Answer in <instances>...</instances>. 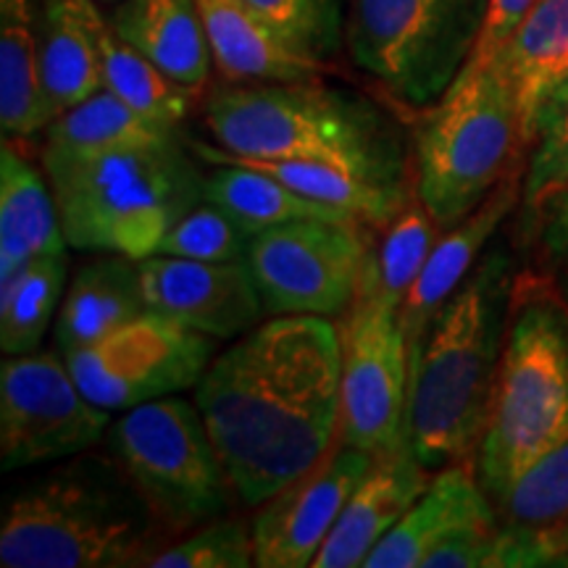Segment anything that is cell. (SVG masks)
Listing matches in <instances>:
<instances>
[{
    "label": "cell",
    "instance_id": "4316f807",
    "mask_svg": "<svg viewBox=\"0 0 568 568\" xmlns=\"http://www.w3.org/2000/svg\"><path fill=\"white\" fill-rule=\"evenodd\" d=\"M40 63L53 116L103 90L101 55L84 13V0H42Z\"/></svg>",
    "mask_w": 568,
    "mask_h": 568
},
{
    "label": "cell",
    "instance_id": "6da1fadb",
    "mask_svg": "<svg viewBox=\"0 0 568 568\" xmlns=\"http://www.w3.org/2000/svg\"><path fill=\"white\" fill-rule=\"evenodd\" d=\"M195 406L237 500L258 508L339 435V326L324 316H268L211 361Z\"/></svg>",
    "mask_w": 568,
    "mask_h": 568
},
{
    "label": "cell",
    "instance_id": "d6986e66",
    "mask_svg": "<svg viewBox=\"0 0 568 568\" xmlns=\"http://www.w3.org/2000/svg\"><path fill=\"white\" fill-rule=\"evenodd\" d=\"M493 527H500L495 503L479 485L474 464H450L439 468L426 493L368 552L364 568H424L437 545Z\"/></svg>",
    "mask_w": 568,
    "mask_h": 568
},
{
    "label": "cell",
    "instance_id": "f35d334b",
    "mask_svg": "<svg viewBox=\"0 0 568 568\" xmlns=\"http://www.w3.org/2000/svg\"><path fill=\"white\" fill-rule=\"evenodd\" d=\"M103 3H116V0H103Z\"/></svg>",
    "mask_w": 568,
    "mask_h": 568
},
{
    "label": "cell",
    "instance_id": "4dcf8cb0",
    "mask_svg": "<svg viewBox=\"0 0 568 568\" xmlns=\"http://www.w3.org/2000/svg\"><path fill=\"white\" fill-rule=\"evenodd\" d=\"M69 253H51L0 280V347L6 355L38 353L69 287Z\"/></svg>",
    "mask_w": 568,
    "mask_h": 568
},
{
    "label": "cell",
    "instance_id": "d6a6232c",
    "mask_svg": "<svg viewBox=\"0 0 568 568\" xmlns=\"http://www.w3.org/2000/svg\"><path fill=\"white\" fill-rule=\"evenodd\" d=\"M527 172L521 203H531L552 190H568V77L539 98L527 138Z\"/></svg>",
    "mask_w": 568,
    "mask_h": 568
},
{
    "label": "cell",
    "instance_id": "d590c367",
    "mask_svg": "<svg viewBox=\"0 0 568 568\" xmlns=\"http://www.w3.org/2000/svg\"><path fill=\"white\" fill-rule=\"evenodd\" d=\"M290 45L326 61L343 40V0H247Z\"/></svg>",
    "mask_w": 568,
    "mask_h": 568
},
{
    "label": "cell",
    "instance_id": "7402d4cb",
    "mask_svg": "<svg viewBox=\"0 0 568 568\" xmlns=\"http://www.w3.org/2000/svg\"><path fill=\"white\" fill-rule=\"evenodd\" d=\"M111 27L182 88H205L213 53L197 0H119Z\"/></svg>",
    "mask_w": 568,
    "mask_h": 568
},
{
    "label": "cell",
    "instance_id": "9a60e30c",
    "mask_svg": "<svg viewBox=\"0 0 568 568\" xmlns=\"http://www.w3.org/2000/svg\"><path fill=\"white\" fill-rule=\"evenodd\" d=\"M145 308L219 343L237 339L266 318L245 261L176 258L153 253L140 261Z\"/></svg>",
    "mask_w": 568,
    "mask_h": 568
},
{
    "label": "cell",
    "instance_id": "8992f818",
    "mask_svg": "<svg viewBox=\"0 0 568 568\" xmlns=\"http://www.w3.org/2000/svg\"><path fill=\"white\" fill-rule=\"evenodd\" d=\"M184 140L74 163H42L67 245L142 261L203 201L205 174Z\"/></svg>",
    "mask_w": 568,
    "mask_h": 568
},
{
    "label": "cell",
    "instance_id": "ffe728a7",
    "mask_svg": "<svg viewBox=\"0 0 568 568\" xmlns=\"http://www.w3.org/2000/svg\"><path fill=\"white\" fill-rule=\"evenodd\" d=\"M213 67L230 82L318 80L324 63L290 45L247 0H197Z\"/></svg>",
    "mask_w": 568,
    "mask_h": 568
},
{
    "label": "cell",
    "instance_id": "74e56055",
    "mask_svg": "<svg viewBox=\"0 0 568 568\" xmlns=\"http://www.w3.org/2000/svg\"><path fill=\"white\" fill-rule=\"evenodd\" d=\"M537 0H487V13L485 24H481L479 40L474 45L471 59L466 67H487L497 59V53L508 45V40L514 38L521 21L527 19ZM464 67V69H466Z\"/></svg>",
    "mask_w": 568,
    "mask_h": 568
},
{
    "label": "cell",
    "instance_id": "484cf974",
    "mask_svg": "<svg viewBox=\"0 0 568 568\" xmlns=\"http://www.w3.org/2000/svg\"><path fill=\"white\" fill-rule=\"evenodd\" d=\"M42 82L40 13L32 0H0V126L13 142L32 140L53 122Z\"/></svg>",
    "mask_w": 568,
    "mask_h": 568
},
{
    "label": "cell",
    "instance_id": "ac0fdd59",
    "mask_svg": "<svg viewBox=\"0 0 568 568\" xmlns=\"http://www.w3.org/2000/svg\"><path fill=\"white\" fill-rule=\"evenodd\" d=\"M493 568L560 566L568 558V439L529 466L495 503Z\"/></svg>",
    "mask_w": 568,
    "mask_h": 568
},
{
    "label": "cell",
    "instance_id": "52a82bcc",
    "mask_svg": "<svg viewBox=\"0 0 568 568\" xmlns=\"http://www.w3.org/2000/svg\"><path fill=\"white\" fill-rule=\"evenodd\" d=\"M521 153V113L508 80L495 63L466 67L416 130L414 193L445 232L518 172Z\"/></svg>",
    "mask_w": 568,
    "mask_h": 568
},
{
    "label": "cell",
    "instance_id": "4fadbf2b",
    "mask_svg": "<svg viewBox=\"0 0 568 568\" xmlns=\"http://www.w3.org/2000/svg\"><path fill=\"white\" fill-rule=\"evenodd\" d=\"M209 335L145 311L122 329L67 355L84 395L105 410H126L195 389L216 358Z\"/></svg>",
    "mask_w": 568,
    "mask_h": 568
},
{
    "label": "cell",
    "instance_id": "7a4b0ae2",
    "mask_svg": "<svg viewBox=\"0 0 568 568\" xmlns=\"http://www.w3.org/2000/svg\"><path fill=\"white\" fill-rule=\"evenodd\" d=\"M518 268L489 245L426 332L408 382L406 443L429 468L474 464L506 351Z\"/></svg>",
    "mask_w": 568,
    "mask_h": 568
},
{
    "label": "cell",
    "instance_id": "8fae6325",
    "mask_svg": "<svg viewBox=\"0 0 568 568\" xmlns=\"http://www.w3.org/2000/svg\"><path fill=\"white\" fill-rule=\"evenodd\" d=\"M368 224L301 219L253 234L245 253L268 316L343 318L372 247Z\"/></svg>",
    "mask_w": 568,
    "mask_h": 568
},
{
    "label": "cell",
    "instance_id": "d4e9b609",
    "mask_svg": "<svg viewBox=\"0 0 568 568\" xmlns=\"http://www.w3.org/2000/svg\"><path fill=\"white\" fill-rule=\"evenodd\" d=\"M193 151L197 159L211 163V166H216V163H240V166L264 172L293 187L295 193L311 197V201L353 213L355 219L372 224L374 230H385L416 195L410 193L414 187L368 180V176L345 172V169L329 166V163L247 159V155L230 153L219 145H205V142H193Z\"/></svg>",
    "mask_w": 568,
    "mask_h": 568
},
{
    "label": "cell",
    "instance_id": "e0dca14e",
    "mask_svg": "<svg viewBox=\"0 0 568 568\" xmlns=\"http://www.w3.org/2000/svg\"><path fill=\"white\" fill-rule=\"evenodd\" d=\"M432 474L403 439L374 456L364 479L347 497L335 529L324 539L311 568H361L387 531L408 514L429 487Z\"/></svg>",
    "mask_w": 568,
    "mask_h": 568
},
{
    "label": "cell",
    "instance_id": "f1b7e54d",
    "mask_svg": "<svg viewBox=\"0 0 568 568\" xmlns=\"http://www.w3.org/2000/svg\"><path fill=\"white\" fill-rule=\"evenodd\" d=\"M203 201L230 213L251 237L264 230H272V226L301 222V219L366 224L355 219L353 213L311 201V197L295 193L284 182L274 180V176L240 166V163H216V169L205 174Z\"/></svg>",
    "mask_w": 568,
    "mask_h": 568
},
{
    "label": "cell",
    "instance_id": "cb8c5ba5",
    "mask_svg": "<svg viewBox=\"0 0 568 568\" xmlns=\"http://www.w3.org/2000/svg\"><path fill=\"white\" fill-rule=\"evenodd\" d=\"M69 251L59 205L45 172H38L3 138L0 145V280L42 255Z\"/></svg>",
    "mask_w": 568,
    "mask_h": 568
},
{
    "label": "cell",
    "instance_id": "ab89813d",
    "mask_svg": "<svg viewBox=\"0 0 568 568\" xmlns=\"http://www.w3.org/2000/svg\"><path fill=\"white\" fill-rule=\"evenodd\" d=\"M560 566H568V558H566V560H564V564H560Z\"/></svg>",
    "mask_w": 568,
    "mask_h": 568
},
{
    "label": "cell",
    "instance_id": "2e32d148",
    "mask_svg": "<svg viewBox=\"0 0 568 568\" xmlns=\"http://www.w3.org/2000/svg\"><path fill=\"white\" fill-rule=\"evenodd\" d=\"M521 195L524 174L514 172L508 180L497 184L495 193L471 216L439 232L435 247L426 255L422 272L400 305V329L408 351V382L418 366V355H422L424 337L432 322L477 266L481 253L493 243L495 232L521 205Z\"/></svg>",
    "mask_w": 568,
    "mask_h": 568
},
{
    "label": "cell",
    "instance_id": "3957f363",
    "mask_svg": "<svg viewBox=\"0 0 568 568\" xmlns=\"http://www.w3.org/2000/svg\"><path fill=\"white\" fill-rule=\"evenodd\" d=\"M174 539L109 450H84L11 489L0 514V566L145 568Z\"/></svg>",
    "mask_w": 568,
    "mask_h": 568
},
{
    "label": "cell",
    "instance_id": "30bf717a",
    "mask_svg": "<svg viewBox=\"0 0 568 568\" xmlns=\"http://www.w3.org/2000/svg\"><path fill=\"white\" fill-rule=\"evenodd\" d=\"M339 343H343L339 437L379 456L406 439L403 429H406L408 408V351L400 329V308L382 293L372 247L351 308L343 314Z\"/></svg>",
    "mask_w": 568,
    "mask_h": 568
},
{
    "label": "cell",
    "instance_id": "1f68e13d",
    "mask_svg": "<svg viewBox=\"0 0 568 568\" xmlns=\"http://www.w3.org/2000/svg\"><path fill=\"white\" fill-rule=\"evenodd\" d=\"M439 226L424 203L414 195L397 216L385 226L379 243L372 245V258L379 287L397 308L406 301L410 284L422 272L426 255L435 247Z\"/></svg>",
    "mask_w": 568,
    "mask_h": 568
},
{
    "label": "cell",
    "instance_id": "ba28073f",
    "mask_svg": "<svg viewBox=\"0 0 568 568\" xmlns=\"http://www.w3.org/2000/svg\"><path fill=\"white\" fill-rule=\"evenodd\" d=\"M103 443L176 539L230 514L237 493L195 400L169 395L126 408Z\"/></svg>",
    "mask_w": 568,
    "mask_h": 568
},
{
    "label": "cell",
    "instance_id": "5bb4252c",
    "mask_svg": "<svg viewBox=\"0 0 568 568\" xmlns=\"http://www.w3.org/2000/svg\"><path fill=\"white\" fill-rule=\"evenodd\" d=\"M374 453L337 435L329 450L308 471L297 474L266 497L253 518L255 566L308 568L335 529L347 497L364 479Z\"/></svg>",
    "mask_w": 568,
    "mask_h": 568
},
{
    "label": "cell",
    "instance_id": "277c9868",
    "mask_svg": "<svg viewBox=\"0 0 568 568\" xmlns=\"http://www.w3.org/2000/svg\"><path fill=\"white\" fill-rule=\"evenodd\" d=\"M205 130L224 151L266 161H316L408 187L400 132L372 103L305 82H234L203 105Z\"/></svg>",
    "mask_w": 568,
    "mask_h": 568
},
{
    "label": "cell",
    "instance_id": "44dd1931",
    "mask_svg": "<svg viewBox=\"0 0 568 568\" xmlns=\"http://www.w3.org/2000/svg\"><path fill=\"white\" fill-rule=\"evenodd\" d=\"M140 261L116 253H98L71 274L59 316L53 324L61 353L109 337L145 314Z\"/></svg>",
    "mask_w": 568,
    "mask_h": 568
},
{
    "label": "cell",
    "instance_id": "5b68a950",
    "mask_svg": "<svg viewBox=\"0 0 568 568\" xmlns=\"http://www.w3.org/2000/svg\"><path fill=\"white\" fill-rule=\"evenodd\" d=\"M568 439V305L535 272H518L508 337L474 474L489 500Z\"/></svg>",
    "mask_w": 568,
    "mask_h": 568
},
{
    "label": "cell",
    "instance_id": "9c48e42d",
    "mask_svg": "<svg viewBox=\"0 0 568 568\" xmlns=\"http://www.w3.org/2000/svg\"><path fill=\"white\" fill-rule=\"evenodd\" d=\"M487 0H351L353 61L414 109L435 105L471 59Z\"/></svg>",
    "mask_w": 568,
    "mask_h": 568
},
{
    "label": "cell",
    "instance_id": "e575fe53",
    "mask_svg": "<svg viewBox=\"0 0 568 568\" xmlns=\"http://www.w3.org/2000/svg\"><path fill=\"white\" fill-rule=\"evenodd\" d=\"M247 245H251V234L234 222L230 213L201 201L169 230L155 253L224 264V261H245Z\"/></svg>",
    "mask_w": 568,
    "mask_h": 568
},
{
    "label": "cell",
    "instance_id": "f546056e",
    "mask_svg": "<svg viewBox=\"0 0 568 568\" xmlns=\"http://www.w3.org/2000/svg\"><path fill=\"white\" fill-rule=\"evenodd\" d=\"M84 13H88V24L95 38L98 55H101L103 90L113 92L119 101L145 116L182 124L193 105L195 92L163 74L153 61H148L130 42L119 38L111 27V19L98 11L95 0H84Z\"/></svg>",
    "mask_w": 568,
    "mask_h": 568
},
{
    "label": "cell",
    "instance_id": "603a6c76",
    "mask_svg": "<svg viewBox=\"0 0 568 568\" xmlns=\"http://www.w3.org/2000/svg\"><path fill=\"white\" fill-rule=\"evenodd\" d=\"M184 140L180 124L145 116L119 101L109 90H98L88 101L55 116L45 130L40 163H74L101 155L169 145Z\"/></svg>",
    "mask_w": 568,
    "mask_h": 568
},
{
    "label": "cell",
    "instance_id": "83f0119b",
    "mask_svg": "<svg viewBox=\"0 0 568 568\" xmlns=\"http://www.w3.org/2000/svg\"><path fill=\"white\" fill-rule=\"evenodd\" d=\"M493 63L514 90L527 138L539 98L568 77V0H537Z\"/></svg>",
    "mask_w": 568,
    "mask_h": 568
},
{
    "label": "cell",
    "instance_id": "836d02e7",
    "mask_svg": "<svg viewBox=\"0 0 568 568\" xmlns=\"http://www.w3.org/2000/svg\"><path fill=\"white\" fill-rule=\"evenodd\" d=\"M255 566L253 521L222 516L174 539L148 568H247Z\"/></svg>",
    "mask_w": 568,
    "mask_h": 568
},
{
    "label": "cell",
    "instance_id": "7c38bea8",
    "mask_svg": "<svg viewBox=\"0 0 568 568\" xmlns=\"http://www.w3.org/2000/svg\"><path fill=\"white\" fill-rule=\"evenodd\" d=\"M113 422L69 372L67 355L38 351L0 364V468L48 466L92 450Z\"/></svg>",
    "mask_w": 568,
    "mask_h": 568
},
{
    "label": "cell",
    "instance_id": "8d00e7d4",
    "mask_svg": "<svg viewBox=\"0 0 568 568\" xmlns=\"http://www.w3.org/2000/svg\"><path fill=\"white\" fill-rule=\"evenodd\" d=\"M524 205L521 234L539 280L568 305V190H552Z\"/></svg>",
    "mask_w": 568,
    "mask_h": 568
}]
</instances>
